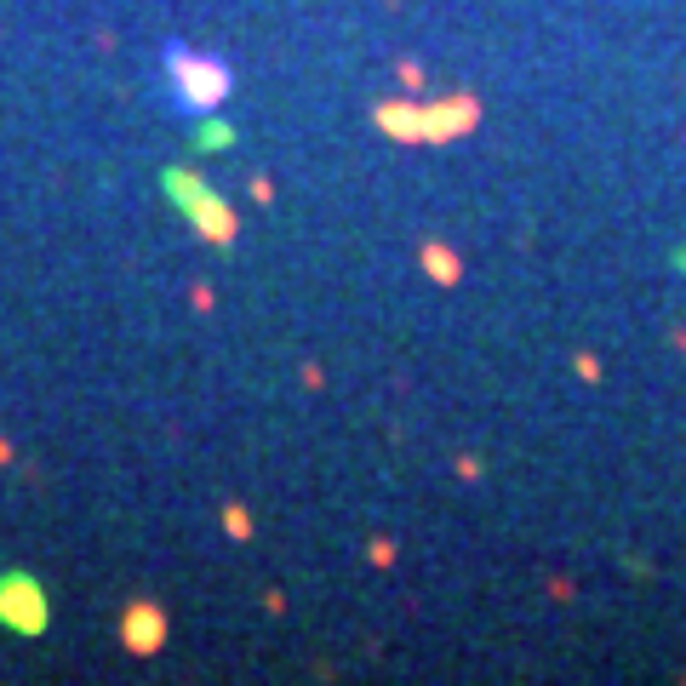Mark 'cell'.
<instances>
[{"label":"cell","instance_id":"obj_1","mask_svg":"<svg viewBox=\"0 0 686 686\" xmlns=\"http://www.w3.org/2000/svg\"><path fill=\"white\" fill-rule=\"evenodd\" d=\"M166 63H172V81H178V98L189 103V109H212V103H223V92H229V69L212 58H195V52H183V46H172L166 52Z\"/></svg>","mask_w":686,"mask_h":686},{"label":"cell","instance_id":"obj_2","mask_svg":"<svg viewBox=\"0 0 686 686\" xmlns=\"http://www.w3.org/2000/svg\"><path fill=\"white\" fill-rule=\"evenodd\" d=\"M0 624L18 635H41L46 629V595L29 572H6L0 578Z\"/></svg>","mask_w":686,"mask_h":686},{"label":"cell","instance_id":"obj_3","mask_svg":"<svg viewBox=\"0 0 686 686\" xmlns=\"http://www.w3.org/2000/svg\"><path fill=\"white\" fill-rule=\"evenodd\" d=\"M166 189L178 195V201H183V212H189V218L201 223L206 235H218V241H229V235H235V218L223 212V201L212 195V189H201V183L189 178V172H166Z\"/></svg>","mask_w":686,"mask_h":686},{"label":"cell","instance_id":"obj_4","mask_svg":"<svg viewBox=\"0 0 686 686\" xmlns=\"http://www.w3.org/2000/svg\"><path fill=\"white\" fill-rule=\"evenodd\" d=\"M126 641L138 646V652H149V646L161 641V612H155V606H138V612H126Z\"/></svg>","mask_w":686,"mask_h":686}]
</instances>
